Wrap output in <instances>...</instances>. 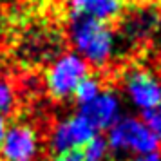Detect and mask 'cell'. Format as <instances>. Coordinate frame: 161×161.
<instances>
[{
  "label": "cell",
  "mask_w": 161,
  "mask_h": 161,
  "mask_svg": "<svg viewBox=\"0 0 161 161\" xmlns=\"http://www.w3.org/2000/svg\"><path fill=\"white\" fill-rule=\"evenodd\" d=\"M69 36L78 54L87 64H92L96 67L109 64L116 51V36L112 29L107 24L98 20L71 16Z\"/></svg>",
  "instance_id": "obj_1"
},
{
  "label": "cell",
  "mask_w": 161,
  "mask_h": 161,
  "mask_svg": "<svg viewBox=\"0 0 161 161\" xmlns=\"http://www.w3.org/2000/svg\"><path fill=\"white\" fill-rule=\"evenodd\" d=\"M107 145L114 152L143 156V154L158 152L159 141L143 119L134 116H125L119 118L109 129Z\"/></svg>",
  "instance_id": "obj_2"
},
{
  "label": "cell",
  "mask_w": 161,
  "mask_h": 161,
  "mask_svg": "<svg viewBox=\"0 0 161 161\" xmlns=\"http://www.w3.org/2000/svg\"><path fill=\"white\" fill-rule=\"evenodd\" d=\"M89 76V64L76 53H65L51 64L45 74V85L53 98L67 100Z\"/></svg>",
  "instance_id": "obj_3"
},
{
  "label": "cell",
  "mask_w": 161,
  "mask_h": 161,
  "mask_svg": "<svg viewBox=\"0 0 161 161\" xmlns=\"http://www.w3.org/2000/svg\"><path fill=\"white\" fill-rule=\"evenodd\" d=\"M40 139L36 130L27 123H15L6 129L0 141V161H36Z\"/></svg>",
  "instance_id": "obj_4"
},
{
  "label": "cell",
  "mask_w": 161,
  "mask_h": 161,
  "mask_svg": "<svg viewBox=\"0 0 161 161\" xmlns=\"http://www.w3.org/2000/svg\"><path fill=\"white\" fill-rule=\"evenodd\" d=\"M125 92L136 109L148 112L161 105V83L147 71L136 69L125 76Z\"/></svg>",
  "instance_id": "obj_5"
},
{
  "label": "cell",
  "mask_w": 161,
  "mask_h": 161,
  "mask_svg": "<svg viewBox=\"0 0 161 161\" xmlns=\"http://www.w3.org/2000/svg\"><path fill=\"white\" fill-rule=\"evenodd\" d=\"M96 136V130L80 116H71L60 121L51 132V148L56 154L73 150V148H81Z\"/></svg>",
  "instance_id": "obj_6"
},
{
  "label": "cell",
  "mask_w": 161,
  "mask_h": 161,
  "mask_svg": "<svg viewBox=\"0 0 161 161\" xmlns=\"http://www.w3.org/2000/svg\"><path fill=\"white\" fill-rule=\"evenodd\" d=\"M119 98L110 91H102L92 102L80 105V114L96 132L110 129L119 119Z\"/></svg>",
  "instance_id": "obj_7"
},
{
  "label": "cell",
  "mask_w": 161,
  "mask_h": 161,
  "mask_svg": "<svg viewBox=\"0 0 161 161\" xmlns=\"http://www.w3.org/2000/svg\"><path fill=\"white\" fill-rule=\"evenodd\" d=\"M71 16L91 18L107 24L123 11V0H69Z\"/></svg>",
  "instance_id": "obj_8"
},
{
  "label": "cell",
  "mask_w": 161,
  "mask_h": 161,
  "mask_svg": "<svg viewBox=\"0 0 161 161\" xmlns=\"http://www.w3.org/2000/svg\"><path fill=\"white\" fill-rule=\"evenodd\" d=\"M100 92H102V85H100V81L96 80V78L87 76V78H85V80L76 87V91H74L73 96L76 98L78 105H85V103L92 102Z\"/></svg>",
  "instance_id": "obj_9"
},
{
  "label": "cell",
  "mask_w": 161,
  "mask_h": 161,
  "mask_svg": "<svg viewBox=\"0 0 161 161\" xmlns=\"http://www.w3.org/2000/svg\"><path fill=\"white\" fill-rule=\"evenodd\" d=\"M81 154H83V161H105L107 154H109L107 139L94 136L87 145L81 148Z\"/></svg>",
  "instance_id": "obj_10"
},
{
  "label": "cell",
  "mask_w": 161,
  "mask_h": 161,
  "mask_svg": "<svg viewBox=\"0 0 161 161\" xmlns=\"http://www.w3.org/2000/svg\"><path fill=\"white\" fill-rule=\"evenodd\" d=\"M16 105V94L13 85L6 80L4 76H0V116H8L15 110Z\"/></svg>",
  "instance_id": "obj_11"
},
{
  "label": "cell",
  "mask_w": 161,
  "mask_h": 161,
  "mask_svg": "<svg viewBox=\"0 0 161 161\" xmlns=\"http://www.w3.org/2000/svg\"><path fill=\"white\" fill-rule=\"evenodd\" d=\"M143 121L156 134L158 141H161V105L156 107V109H152V110H148V112H145V119Z\"/></svg>",
  "instance_id": "obj_12"
},
{
  "label": "cell",
  "mask_w": 161,
  "mask_h": 161,
  "mask_svg": "<svg viewBox=\"0 0 161 161\" xmlns=\"http://www.w3.org/2000/svg\"><path fill=\"white\" fill-rule=\"evenodd\" d=\"M54 161H83L81 148H73V150H65V152L56 154Z\"/></svg>",
  "instance_id": "obj_13"
},
{
  "label": "cell",
  "mask_w": 161,
  "mask_h": 161,
  "mask_svg": "<svg viewBox=\"0 0 161 161\" xmlns=\"http://www.w3.org/2000/svg\"><path fill=\"white\" fill-rule=\"evenodd\" d=\"M132 161H161V154H159V152L143 154V156H136Z\"/></svg>",
  "instance_id": "obj_14"
},
{
  "label": "cell",
  "mask_w": 161,
  "mask_h": 161,
  "mask_svg": "<svg viewBox=\"0 0 161 161\" xmlns=\"http://www.w3.org/2000/svg\"><path fill=\"white\" fill-rule=\"evenodd\" d=\"M4 36H6V22H4V16L0 15V44H2Z\"/></svg>",
  "instance_id": "obj_15"
},
{
  "label": "cell",
  "mask_w": 161,
  "mask_h": 161,
  "mask_svg": "<svg viewBox=\"0 0 161 161\" xmlns=\"http://www.w3.org/2000/svg\"><path fill=\"white\" fill-rule=\"evenodd\" d=\"M6 119H4V116H0V141H2V138H4V134H6Z\"/></svg>",
  "instance_id": "obj_16"
},
{
  "label": "cell",
  "mask_w": 161,
  "mask_h": 161,
  "mask_svg": "<svg viewBox=\"0 0 161 161\" xmlns=\"http://www.w3.org/2000/svg\"><path fill=\"white\" fill-rule=\"evenodd\" d=\"M159 27H161V15H159Z\"/></svg>",
  "instance_id": "obj_17"
}]
</instances>
